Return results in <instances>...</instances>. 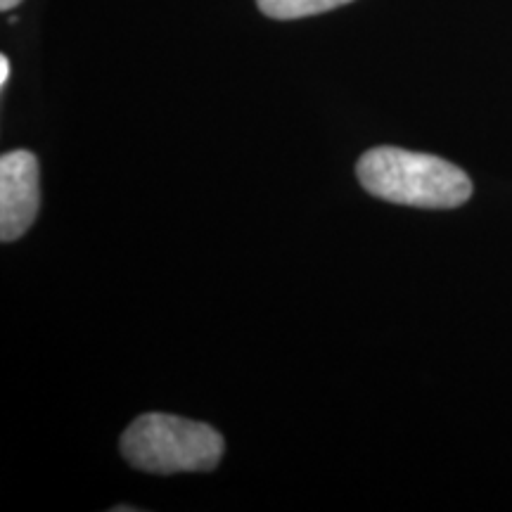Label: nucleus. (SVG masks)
I'll list each match as a JSON object with an SVG mask.
<instances>
[{"label":"nucleus","mask_w":512,"mask_h":512,"mask_svg":"<svg viewBox=\"0 0 512 512\" xmlns=\"http://www.w3.org/2000/svg\"><path fill=\"white\" fill-rule=\"evenodd\" d=\"M356 176L377 200L420 209H456L472 197V181L446 159L401 147H373L358 159Z\"/></svg>","instance_id":"1"},{"label":"nucleus","mask_w":512,"mask_h":512,"mask_svg":"<svg viewBox=\"0 0 512 512\" xmlns=\"http://www.w3.org/2000/svg\"><path fill=\"white\" fill-rule=\"evenodd\" d=\"M121 456L152 475L209 472L223 456V437L204 422L145 413L121 437Z\"/></svg>","instance_id":"2"},{"label":"nucleus","mask_w":512,"mask_h":512,"mask_svg":"<svg viewBox=\"0 0 512 512\" xmlns=\"http://www.w3.org/2000/svg\"><path fill=\"white\" fill-rule=\"evenodd\" d=\"M41 207L38 159L29 150L5 152L0 159V240L15 242L34 226Z\"/></svg>","instance_id":"3"},{"label":"nucleus","mask_w":512,"mask_h":512,"mask_svg":"<svg viewBox=\"0 0 512 512\" xmlns=\"http://www.w3.org/2000/svg\"><path fill=\"white\" fill-rule=\"evenodd\" d=\"M347 3L351 0H256L259 10L273 19H302L342 8Z\"/></svg>","instance_id":"4"},{"label":"nucleus","mask_w":512,"mask_h":512,"mask_svg":"<svg viewBox=\"0 0 512 512\" xmlns=\"http://www.w3.org/2000/svg\"><path fill=\"white\" fill-rule=\"evenodd\" d=\"M8 76H10V60L8 57H0V86H5L8 83Z\"/></svg>","instance_id":"5"},{"label":"nucleus","mask_w":512,"mask_h":512,"mask_svg":"<svg viewBox=\"0 0 512 512\" xmlns=\"http://www.w3.org/2000/svg\"><path fill=\"white\" fill-rule=\"evenodd\" d=\"M22 3V0H0V10H12V8H17V5Z\"/></svg>","instance_id":"6"}]
</instances>
